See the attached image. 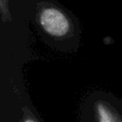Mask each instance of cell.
<instances>
[{"instance_id": "obj_2", "label": "cell", "mask_w": 122, "mask_h": 122, "mask_svg": "<svg viewBox=\"0 0 122 122\" xmlns=\"http://www.w3.org/2000/svg\"><path fill=\"white\" fill-rule=\"evenodd\" d=\"M96 112L98 122H120L103 103H98L96 105Z\"/></svg>"}, {"instance_id": "obj_1", "label": "cell", "mask_w": 122, "mask_h": 122, "mask_svg": "<svg viewBox=\"0 0 122 122\" xmlns=\"http://www.w3.org/2000/svg\"><path fill=\"white\" fill-rule=\"evenodd\" d=\"M40 24L49 34L56 37L64 36L70 30L68 18L63 12L53 8H48L42 10Z\"/></svg>"}, {"instance_id": "obj_3", "label": "cell", "mask_w": 122, "mask_h": 122, "mask_svg": "<svg viewBox=\"0 0 122 122\" xmlns=\"http://www.w3.org/2000/svg\"><path fill=\"white\" fill-rule=\"evenodd\" d=\"M25 122H35V121H34V120H32V119H30H30H26V120H25Z\"/></svg>"}]
</instances>
